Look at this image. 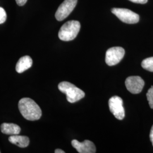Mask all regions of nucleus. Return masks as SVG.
<instances>
[{"label":"nucleus","instance_id":"obj_1","mask_svg":"<svg viewBox=\"0 0 153 153\" xmlns=\"http://www.w3.org/2000/svg\"><path fill=\"white\" fill-rule=\"evenodd\" d=\"M18 108L23 117L28 120H38L42 116V112L40 107L31 99H21L18 103Z\"/></svg>","mask_w":153,"mask_h":153},{"label":"nucleus","instance_id":"obj_12","mask_svg":"<svg viewBox=\"0 0 153 153\" xmlns=\"http://www.w3.org/2000/svg\"><path fill=\"white\" fill-rule=\"evenodd\" d=\"M9 141L19 148H26L28 146L30 140L28 137L24 136H19L18 134L11 135L9 137Z\"/></svg>","mask_w":153,"mask_h":153},{"label":"nucleus","instance_id":"obj_16","mask_svg":"<svg viewBox=\"0 0 153 153\" xmlns=\"http://www.w3.org/2000/svg\"><path fill=\"white\" fill-rule=\"evenodd\" d=\"M134 3L137 4H146L148 2V0H129Z\"/></svg>","mask_w":153,"mask_h":153},{"label":"nucleus","instance_id":"obj_2","mask_svg":"<svg viewBox=\"0 0 153 153\" xmlns=\"http://www.w3.org/2000/svg\"><path fill=\"white\" fill-rule=\"evenodd\" d=\"M58 88L61 92L66 95L67 100L73 103L84 98L85 94L80 88L69 82H61L59 84Z\"/></svg>","mask_w":153,"mask_h":153},{"label":"nucleus","instance_id":"obj_19","mask_svg":"<svg viewBox=\"0 0 153 153\" xmlns=\"http://www.w3.org/2000/svg\"><path fill=\"white\" fill-rule=\"evenodd\" d=\"M55 153H65V152H64V151H63V150H61V149H56V150H55Z\"/></svg>","mask_w":153,"mask_h":153},{"label":"nucleus","instance_id":"obj_15","mask_svg":"<svg viewBox=\"0 0 153 153\" xmlns=\"http://www.w3.org/2000/svg\"><path fill=\"white\" fill-rule=\"evenodd\" d=\"M7 18V15L5 10L2 7H0V24H2L5 22Z\"/></svg>","mask_w":153,"mask_h":153},{"label":"nucleus","instance_id":"obj_3","mask_svg":"<svg viewBox=\"0 0 153 153\" xmlns=\"http://www.w3.org/2000/svg\"><path fill=\"white\" fill-rule=\"evenodd\" d=\"M81 24L77 21H70L66 22L60 29L59 38L65 42L71 41L76 38L80 30Z\"/></svg>","mask_w":153,"mask_h":153},{"label":"nucleus","instance_id":"obj_9","mask_svg":"<svg viewBox=\"0 0 153 153\" xmlns=\"http://www.w3.org/2000/svg\"><path fill=\"white\" fill-rule=\"evenodd\" d=\"M71 145L78 153H95L96 152L95 145L89 140H85L83 142H80L76 140H73L71 141Z\"/></svg>","mask_w":153,"mask_h":153},{"label":"nucleus","instance_id":"obj_20","mask_svg":"<svg viewBox=\"0 0 153 153\" xmlns=\"http://www.w3.org/2000/svg\"><path fill=\"white\" fill-rule=\"evenodd\" d=\"M0 153H1V152H0Z\"/></svg>","mask_w":153,"mask_h":153},{"label":"nucleus","instance_id":"obj_17","mask_svg":"<svg viewBox=\"0 0 153 153\" xmlns=\"http://www.w3.org/2000/svg\"><path fill=\"white\" fill-rule=\"evenodd\" d=\"M16 1L18 5L22 6L25 5L26 4L27 0H16Z\"/></svg>","mask_w":153,"mask_h":153},{"label":"nucleus","instance_id":"obj_14","mask_svg":"<svg viewBox=\"0 0 153 153\" xmlns=\"http://www.w3.org/2000/svg\"><path fill=\"white\" fill-rule=\"evenodd\" d=\"M146 97L150 107L153 109V86H152V88L148 90Z\"/></svg>","mask_w":153,"mask_h":153},{"label":"nucleus","instance_id":"obj_4","mask_svg":"<svg viewBox=\"0 0 153 153\" xmlns=\"http://www.w3.org/2000/svg\"><path fill=\"white\" fill-rule=\"evenodd\" d=\"M111 11L120 21L126 23L134 24L140 20L138 14L128 9L113 8Z\"/></svg>","mask_w":153,"mask_h":153},{"label":"nucleus","instance_id":"obj_5","mask_svg":"<svg viewBox=\"0 0 153 153\" xmlns=\"http://www.w3.org/2000/svg\"><path fill=\"white\" fill-rule=\"evenodd\" d=\"M125 55V50L120 47H112L105 54V62L109 66H114L120 62Z\"/></svg>","mask_w":153,"mask_h":153},{"label":"nucleus","instance_id":"obj_8","mask_svg":"<svg viewBox=\"0 0 153 153\" xmlns=\"http://www.w3.org/2000/svg\"><path fill=\"white\" fill-rule=\"evenodd\" d=\"M144 85L145 82L140 76H129L126 79V88L132 94H136L141 93Z\"/></svg>","mask_w":153,"mask_h":153},{"label":"nucleus","instance_id":"obj_10","mask_svg":"<svg viewBox=\"0 0 153 153\" xmlns=\"http://www.w3.org/2000/svg\"><path fill=\"white\" fill-rule=\"evenodd\" d=\"M33 65V60L29 56H23L17 62L16 65V71L18 73H22L29 68Z\"/></svg>","mask_w":153,"mask_h":153},{"label":"nucleus","instance_id":"obj_18","mask_svg":"<svg viewBox=\"0 0 153 153\" xmlns=\"http://www.w3.org/2000/svg\"><path fill=\"white\" fill-rule=\"evenodd\" d=\"M150 141L152 143V145L153 146V126L151 129V131H150Z\"/></svg>","mask_w":153,"mask_h":153},{"label":"nucleus","instance_id":"obj_11","mask_svg":"<svg viewBox=\"0 0 153 153\" xmlns=\"http://www.w3.org/2000/svg\"><path fill=\"white\" fill-rule=\"evenodd\" d=\"M1 131L2 133L8 135L19 134L21 131L19 126L13 123H3L1 126Z\"/></svg>","mask_w":153,"mask_h":153},{"label":"nucleus","instance_id":"obj_6","mask_svg":"<svg viewBox=\"0 0 153 153\" xmlns=\"http://www.w3.org/2000/svg\"><path fill=\"white\" fill-rule=\"evenodd\" d=\"M78 0H65L57 9L55 17L59 21L65 19L75 8Z\"/></svg>","mask_w":153,"mask_h":153},{"label":"nucleus","instance_id":"obj_13","mask_svg":"<svg viewBox=\"0 0 153 153\" xmlns=\"http://www.w3.org/2000/svg\"><path fill=\"white\" fill-rule=\"evenodd\" d=\"M141 66L143 69L153 72V57H149L142 61Z\"/></svg>","mask_w":153,"mask_h":153},{"label":"nucleus","instance_id":"obj_7","mask_svg":"<svg viewBox=\"0 0 153 153\" xmlns=\"http://www.w3.org/2000/svg\"><path fill=\"white\" fill-rule=\"evenodd\" d=\"M109 108L110 111L119 120H123L125 117V111L123 107V101L120 97L114 96L109 99Z\"/></svg>","mask_w":153,"mask_h":153}]
</instances>
